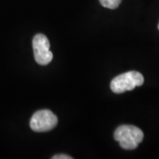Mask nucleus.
I'll list each match as a JSON object with an SVG mask.
<instances>
[{"label": "nucleus", "instance_id": "nucleus-5", "mask_svg": "<svg viewBox=\"0 0 159 159\" xmlns=\"http://www.w3.org/2000/svg\"><path fill=\"white\" fill-rule=\"evenodd\" d=\"M100 4L105 8L109 9H116L118 8L122 0H99Z\"/></svg>", "mask_w": 159, "mask_h": 159}, {"label": "nucleus", "instance_id": "nucleus-3", "mask_svg": "<svg viewBox=\"0 0 159 159\" xmlns=\"http://www.w3.org/2000/svg\"><path fill=\"white\" fill-rule=\"evenodd\" d=\"M57 124V116L49 110H40L36 111L30 120L31 129L38 133L52 130Z\"/></svg>", "mask_w": 159, "mask_h": 159}, {"label": "nucleus", "instance_id": "nucleus-1", "mask_svg": "<svg viewBox=\"0 0 159 159\" xmlns=\"http://www.w3.org/2000/svg\"><path fill=\"white\" fill-rule=\"evenodd\" d=\"M143 132L139 127L131 125L119 126L114 132V139L124 149H135L143 140Z\"/></svg>", "mask_w": 159, "mask_h": 159}, {"label": "nucleus", "instance_id": "nucleus-6", "mask_svg": "<svg viewBox=\"0 0 159 159\" xmlns=\"http://www.w3.org/2000/svg\"><path fill=\"white\" fill-rule=\"evenodd\" d=\"M72 157H69L67 155H56L52 157V159H72Z\"/></svg>", "mask_w": 159, "mask_h": 159}, {"label": "nucleus", "instance_id": "nucleus-4", "mask_svg": "<svg viewBox=\"0 0 159 159\" xmlns=\"http://www.w3.org/2000/svg\"><path fill=\"white\" fill-rule=\"evenodd\" d=\"M33 50L36 63L46 66L53 58V54L50 51V42L44 34H38L33 39Z\"/></svg>", "mask_w": 159, "mask_h": 159}, {"label": "nucleus", "instance_id": "nucleus-7", "mask_svg": "<svg viewBox=\"0 0 159 159\" xmlns=\"http://www.w3.org/2000/svg\"><path fill=\"white\" fill-rule=\"evenodd\" d=\"M158 29H159V23H158Z\"/></svg>", "mask_w": 159, "mask_h": 159}, {"label": "nucleus", "instance_id": "nucleus-2", "mask_svg": "<svg viewBox=\"0 0 159 159\" xmlns=\"http://www.w3.org/2000/svg\"><path fill=\"white\" fill-rule=\"evenodd\" d=\"M144 77L141 73L130 71L116 76L111 82V89L116 94H121L125 91L133 90L135 87L142 86Z\"/></svg>", "mask_w": 159, "mask_h": 159}]
</instances>
